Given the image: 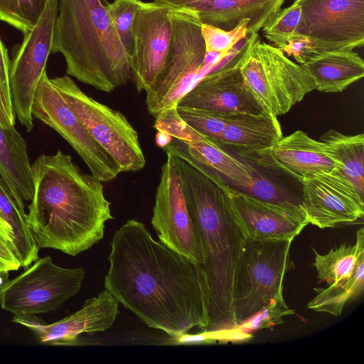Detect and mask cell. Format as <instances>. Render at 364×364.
<instances>
[{
    "mask_svg": "<svg viewBox=\"0 0 364 364\" xmlns=\"http://www.w3.org/2000/svg\"><path fill=\"white\" fill-rule=\"evenodd\" d=\"M237 61L247 85L269 115L286 114L316 90L313 78L301 64L292 61L279 48L262 42L257 33L250 35Z\"/></svg>",
    "mask_w": 364,
    "mask_h": 364,
    "instance_id": "cell-5",
    "label": "cell"
},
{
    "mask_svg": "<svg viewBox=\"0 0 364 364\" xmlns=\"http://www.w3.org/2000/svg\"><path fill=\"white\" fill-rule=\"evenodd\" d=\"M8 278V272H4L0 271V280L1 279H6Z\"/></svg>",
    "mask_w": 364,
    "mask_h": 364,
    "instance_id": "cell-43",
    "label": "cell"
},
{
    "mask_svg": "<svg viewBox=\"0 0 364 364\" xmlns=\"http://www.w3.org/2000/svg\"><path fill=\"white\" fill-rule=\"evenodd\" d=\"M17 250L12 242L0 233V271L9 272L21 267Z\"/></svg>",
    "mask_w": 364,
    "mask_h": 364,
    "instance_id": "cell-37",
    "label": "cell"
},
{
    "mask_svg": "<svg viewBox=\"0 0 364 364\" xmlns=\"http://www.w3.org/2000/svg\"><path fill=\"white\" fill-rule=\"evenodd\" d=\"M166 154H174L195 168L219 176L225 181L245 192L253 183L251 166L224 151L219 144L203 135L193 140L171 137L163 148Z\"/></svg>",
    "mask_w": 364,
    "mask_h": 364,
    "instance_id": "cell-21",
    "label": "cell"
},
{
    "mask_svg": "<svg viewBox=\"0 0 364 364\" xmlns=\"http://www.w3.org/2000/svg\"><path fill=\"white\" fill-rule=\"evenodd\" d=\"M301 183V205L309 223L324 229L363 218L364 196L338 168Z\"/></svg>",
    "mask_w": 364,
    "mask_h": 364,
    "instance_id": "cell-15",
    "label": "cell"
},
{
    "mask_svg": "<svg viewBox=\"0 0 364 364\" xmlns=\"http://www.w3.org/2000/svg\"><path fill=\"white\" fill-rule=\"evenodd\" d=\"M230 200L236 221L250 240H294L309 224L302 209L264 201L234 188Z\"/></svg>",
    "mask_w": 364,
    "mask_h": 364,
    "instance_id": "cell-17",
    "label": "cell"
},
{
    "mask_svg": "<svg viewBox=\"0 0 364 364\" xmlns=\"http://www.w3.org/2000/svg\"><path fill=\"white\" fill-rule=\"evenodd\" d=\"M20 275L0 284V306L13 318H24L59 309L82 284V267L64 268L50 256L38 259Z\"/></svg>",
    "mask_w": 364,
    "mask_h": 364,
    "instance_id": "cell-9",
    "label": "cell"
},
{
    "mask_svg": "<svg viewBox=\"0 0 364 364\" xmlns=\"http://www.w3.org/2000/svg\"><path fill=\"white\" fill-rule=\"evenodd\" d=\"M181 119L200 134L218 141L223 130L226 117L209 112L176 105Z\"/></svg>",
    "mask_w": 364,
    "mask_h": 364,
    "instance_id": "cell-33",
    "label": "cell"
},
{
    "mask_svg": "<svg viewBox=\"0 0 364 364\" xmlns=\"http://www.w3.org/2000/svg\"><path fill=\"white\" fill-rule=\"evenodd\" d=\"M282 138L277 117L235 114L226 117L218 143L258 154L269 150Z\"/></svg>",
    "mask_w": 364,
    "mask_h": 364,
    "instance_id": "cell-22",
    "label": "cell"
},
{
    "mask_svg": "<svg viewBox=\"0 0 364 364\" xmlns=\"http://www.w3.org/2000/svg\"><path fill=\"white\" fill-rule=\"evenodd\" d=\"M303 25L300 6L293 2L281 9L274 18L262 28L265 38L274 46L282 49L289 40L300 32Z\"/></svg>",
    "mask_w": 364,
    "mask_h": 364,
    "instance_id": "cell-30",
    "label": "cell"
},
{
    "mask_svg": "<svg viewBox=\"0 0 364 364\" xmlns=\"http://www.w3.org/2000/svg\"><path fill=\"white\" fill-rule=\"evenodd\" d=\"M292 241H259L245 237L233 288L235 326L272 301L284 299V275L293 267L290 259Z\"/></svg>",
    "mask_w": 364,
    "mask_h": 364,
    "instance_id": "cell-6",
    "label": "cell"
},
{
    "mask_svg": "<svg viewBox=\"0 0 364 364\" xmlns=\"http://www.w3.org/2000/svg\"><path fill=\"white\" fill-rule=\"evenodd\" d=\"M151 225L161 242L197 264H204L200 236L189 215L178 171L168 156L161 167Z\"/></svg>",
    "mask_w": 364,
    "mask_h": 364,
    "instance_id": "cell-13",
    "label": "cell"
},
{
    "mask_svg": "<svg viewBox=\"0 0 364 364\" xmlns=\"http://www.w3.org/2000/svg\"><path fill=\"white\" fill-rule=\"evenodd\" d=\"M10 64L7 50L0 38V80L7 94L11 97L9 87Z\"/></svg>",
    "mask_w": 364,
    "mask_h": 364,
    "instance_id": "cell-40",
    "label": "cell"
},
{
    "mask_svg": "<svg viewBox=\"0 0 364 364\" xmlns=\"http://www.w3.org/2000/svg\"><path fill=\"white\" fill-rule=\"evenodd\" d=\"M31 171L27 221L39 248L77 256L103 238L105 223L113 216L100 180L82 172L60 150L39 156Z\"/></svg>",
    "mask_w": 364,
    "mask_h": 364,
    "instance_id": "cell-2",
    "label": "cell"
},
{
    "mask_svg": "<svg viewBox=\"0 0 364 364\" xmlns=\"http://www.w3.org/2000/svg\"><path fill=\"white\" fill-rule=\"evenodd\" d=\"M191 9L203 24L230 31L249 20L247 34L258 33L282 9L285 0H153Z\"/></svg>",
    "mask_w": 364,
    "mask_h": 364,
    "instance_id": "cell-19",
    "label": "cell"
},
{
    "mask_svg": "<svg viewBox=\"0 0 364 364\" xmlns=\"http://www.w3.org/2000/svg\"><path fill=\"white\" fill-rule=\"evenodd\" d=\"M235 58L234 63L205 75L176 105L223 116L267 114L247 85Z\"/></svg>",
    "mask_w": 364,
    "mask_h": 364,
    "instance_id": "cell-16",
    "label": "cell"
},
{
    "mask_svg": "<svg viewBox=\"0 0 364 364\" xmlns=\"http://www.w3.org/2000/svg\"><path fill=\"white\" fill-rule=\"evenodd\" d=\"M132 79L139 93L150 90L166 65L172 40L171 6L144 2L132 27Z\"/></svg>",
    "mask_w": 364,
    "mask_h": 364,
    "instance_id": "cell-14",
    "label": "cell"
},
{
    "mask_svg": "<svg viewBox=\"0 0 364 364\" xmlns=\"http://www.w3.org/2000/svg\"><path fill=\"white\" fill-rule=\"evenodd\" d=\"M109 6L107 0H58L51 49L63 55L68 75L105 92L132 79Z\"/></svg>",
    "mask_w": 364,
    "mask_h": 364,
    "instance_id": "cell-4",
    "label": "cell"
},
{
    "mask_svg": "<svg viewBox=\"0 0 364 364\" xmlns=\"http://www.w3.org/2000/svg\"><path fill=\"white\" fill-rule=\"evenodd\" d=\"M248 24L249 20L245 19L232 30L225 31L202 23L201 32L206 53H217L223 58L228 55L232 48L247 36Z\"/></svg>",
    "mask_w": 364,
    "mask_h": 364,
    "instance_id": "cell-32",
    "label": "cell"
},
{
    "mask_svg": "<svg viewBox=\"0 0 364 364\" xmlns=\"http://www.w3.org/2000/svg\"><path fill=\"white\" fill-rule=\"evenodd\" d=\"M155 118L154 127L171 137L189 141L200 135L181 119L176 111V105L160 112Z\"/></svg>",
    "mask_w": 364,
    "mask_h": 364,
    "instance_id": "cell-35",
    "label": "cell"
},
{
    "mask_svg": "<svg viewBox=\"0 0 364 364\" xmlns=\"http://www.w3.org/2000/svg\"><path fill=\"white\" fill-rule=\"evenodd\" d=\"M119 301L106 289L87 299L82 307L73 314L52 323L36 316L13 318L34 333L38 341L54 346L77 345L83 333L102 332L114 323L119 314Z\"/></svg>",
    "mask_w": 364,
    "mask_h": 364,
    "instance_id": "cell-18",
    "label": "cell"
},
{
    "mask_svg": "<svg viewBox=\"0 0 364 364\" xmlns=\"http://www.w3.org/2000/svg\"><path fill=\"white\" fill-rule=\"evenodd\" d=\"M301 65L320 92H341L364 76V61L353 50L316 53Z\"/></svg>",
    "mask_w": 364,
    "mask_h": 364,
    "instance_id": "cell-24",
    "label": "cell"
},
{
    "mask_svg": "<svg viewBox=\"0 0 364 364\" xmlns=\"http://www.w3.org/2000/svg\"><path fill=\"white\" fill-rule=\"evenodd\" d=\"M48 0H0V21L23 33L31 30L42 14Z\"/></svg>",
    "mask_w": 364,
    "mask_h": 364,
    "instance_id": "cell-29",
    "label": "cell"
},
{
    "mask_svg": "<svg viewBox=\"0 0 364 364\" xmlns=\"http://www.w3.org/2000/svg\"><path fill=\"white\" fill-rule=\"evenodd\" d=\"M166 155L178 171L203 248L201 266L210 289V321L203 331L219 335L235 327L233 288L245 240L232 208L231 187L219 176L200 171L174 154Z\"/></svg>",
    "mask_w": 364,
    "mask_h": 364,
    "instance_id": "cell-3",
    "label": "cell"
},
{
    "mask_svg": "<svg viewBox=\"0 0 364 364\" xmlns=\"http://www.w3.org/2000/svg\"><path fill=\"white\" fill-rule=\"evenodd\" d=\"M58 0H48L33 28L23 40L10 64L9 87L15 115L27 132L33 128L32 105L51 53Z\"/></svg>",
    "mask_w": 364,
    "mask_h": 364,
    "instance_id": "cell-10",
    "label": "cell"
},
{
    "mask_svg": "<svg viewBox=\"0 0 364 364\" xmlns=\"http://www.w3.org/2000/svg\"><path fill=\"white\" fill-rule=\"evenodd\" d=\"M281 50L299 64L304 63L317 53L309 36L300 32L294 35Z\"/></svg>",
    "mask_w": 364,
    "mask_h": 364,
    "instance_id": "cell-36",
    "label": "cell"
},
{
    "mask_svg": "<svg viewBox=\"0 0 364 364\" xmlns=\"http://www.w3.org/2000/svg\"><path fill=\"white\" fill-rule=\"evenodd\" d=\"M105 289L150 328L174 338L210 321V289L201 264L127 220L114 234Z\"/></svg>",
    "mask_w": 364,
    "mask_h": 364,
    "instance_id": "cell-1",
    "label": "cell"
},
{
    "mask_svg": "<svg viewBox=\"0 0 364 364\" xmlns=\"http://www.w3.org/2000/svg\"><path fill=\"white\" fill-rule=\"evenodd\" d=\"M33 118L57 132L80 156L91 174L101 182L114 179L120 172L112 158L93 139L59 91L43 72L32 105Z\"/></svg>",
    "mask_w": 364,
    "mask_h": 364,
    "instance_id": "cell-11",
    "label": "cell"
},
{
    "mask_svg": "<svg viewBox=\"0 0 364 364\" xmlns=\"http://www.w3.org/2000/svg\"><path fill=\"white\" fill-rule=\"evenodd\" d=\"M314 252L315 257L313 265L320 280L330 285L347 279L353 274L360 257L364 255L363 228L357 230L353 245L342 244L324 255L315 250Z\"/></svg>",
    "mask_w": 364,
    "mask_h": 364,
    "instance_id": "cell-27",
    "label": "cell"
},
{
    "mask_svg": "<svg viewBox=\"0 0 364 364\" xmlns=\"http://www.w3.org/2000/svg\"><path fill=\"white\" fill-rule=\"evenodd\" d=\"M0 219L12 233L21 267L25 269L38 259L37 245L27 221L25 205L18 203L0 176Z\"/></svg>",
    "mask_w": 364,
    "mask_h": 364,
    "instance_id": "cell-26",
    "label": "cell"
},
{
    "mask_svg": "<svg viewBox=\"0 0 364 364\" xmlns=\"http://www.w3.org/2000/svg\"><path fill=\"white\" fill-rule=\"evenodd\" d=\"M50 81L93 139L116 162L120 172L137 171L145 166L138 133L122 112L85 94L68 75Z\"/></svg>",
    "mask_w": 364,
    "mask_h": 364,
    "instance_id": "cell-8",
    "label": "cell"
},
{
    "mask_svg": "<svg viewBox=\"0 0 364 364\" xmlns=\"http://www.w3.org/2000/svg\"><path fill=\"white\" fill-rule=\"evenodd\" d=\"M171 20L172 40L165 67L146 92V108L154 117L177 105L203 68L206 54L196 12L171 6Z\"/></svg>",
    "mask_w": 364,
    "mask_h": 364,
    "instance_id": "cell-7",
    "label": "cell"
},
{
    "mask_svg": "<svg viewBox=\"0 0 364 364\" xmlns=\"http://www.w3.org/2000/svg\"><path fill=\"white\" fill-rule=\"evenodd\" d=\"M294 314L287 305L284 299L272 301L248 319L235 326L237 330L251 333L252 331L268 328L283 323V318Z\"/></svg>",
    "mask_w": 364,
    "mask_h": 364,
    "instance_id": "cell-34",
    "label": "cell"
},
{
    "mask_svg": "<svg viewBox=\"0 0 364 364\" xmlns=\"http://www.w3.org/2000/svg\"><path fill=\"white\" fill-rule=\"evenodd\" d=\"M364 289V255L359 259L352 276L345 280L314 288L316 296L307 308L318 312H325L333 316H340L347 302L357 299Z\"/></svg>",
    "mask_w": 364,
    "mask_h": 364,
    "instance_id": "cell-28",
    "label": "cell"
},
{
    "mask_svg": "<svg viewBox=\"0 0 364 364\" xmlns=\"http://www.w3.org/2000/svg\"><path fill=\"white\" fill-rule=\"evenodd\" d=\"M0 233L13 242L12 233L9 228L0 219ZM14 243V242H13Z\"/></svg>",
    "mask_w": 364,
    "mask_h": 364,
    "instance_id": "cell-42",
    "label": "cell"
},
{
    "mask_svg": "<svg viewBox=\"0 0 364 364\" xmlns=\"http://www.w3.org/2000/svg\"><path fill=\"white\" fill-rule=\"evenodd\" d=\"M172 340L174 343L183 345L210 344L219 341L217 335L203 331L200 333L194 334L186 333L179 336L172 338Z\"/></svg>",
    "mask_w": 364,
    "mask_h": 364,
    "instance_id": "cell-39",
    "label": "cell"
},
{
    "mask_svg": "<svg viewBox=\"0 0 364 364\" xmlns=\"http://www.w3.org/2000/svg\"><path fill=\"white\" fill-rule=\"evenodd\" d=\"M171 140V136L164 132H158L156 143L159 146L164 147Z\"/></svg>",
    "mask_w": 364,
    "mask_h": 364,
    "instance_id": "cell-41",
    "label": "cell"
},
{
    "mask_svg": "<svg viewBox=\"0 0 364 364\" xmlns=\"http://www.w3.org/2000/svg\"><path fill=\"white\" fill-rule=\"evenodd\" d=\"M259 155L265 165L279 168L300 182L338 168L324 144L301 130L282 136L269 150Z\"/></svg>",
    "mask_w": 364,
    "mask_h": 364,
    "instance_id": "cell-20",
    "label": "cell"
},
{
    "mask_svg": "<svg viewBox=\"0 0 364 364\" xmlns=\"http://www.w3.org/2000/svg\"><path fill=\"white\" fill-rule=\"evenodd\" d=\"M15 117L11 98L0 80V124L4 128L14 127Z\"/></svg>",
    "mask_w": 364,
    "mask_h": 364,
    "instance_id": "cell-38",
    "label": "cell"
},
{
    "mask_svg": "<svg viewBox=\"0 0 364 364\" xmlns=\"http://www.w3.org/2000/svg\"><path fill=\"white\" fill-rule=\"evenodd\" d=\"M301 10L300 33L317 53L350 51L364 46V0H294Z\"/></svg>",
    "mask_w": 364,
    "mask_h": 364,
    "instance_id": "cell-12",
    "label": "cell"
},
{
    "mask_svg": "<svg viewBox=\"0 0 364 364\" xmlns=\"http://www.w3.org/2000/svg\"><path fill=\"white\" fill-rule=\"evenodd\" d=\"M0 176L18 203L31 201L33 184L26 141L14 127L4 128L1 124Z\"/></svg>",
    "mask_w": 364,
    "mask_h": 364,
    "instance_id": "cell-23",
    "label": "cell"
},
{
    "mask_svg": "<svg viewBox=\"0 0 364 364\" xmlns=\"http://www.w3.org/2000/svg\"><path fill=\"white\" fill-rule=\"evenodd\" d=\"M141 3V0H114L109 6L113 25L130 60L134 47L133 23Z\"/></svg>",
    "mask_w": 364,
    "mask_h": 364,
    "instance_id": "cell-31",
    "label": "cell"
},
{
    "mask_svg": "<svg viewBox=\"0 0 364 364\" xmlns=\"http://www.w3.org/2000/svg\"><path fill=\"white\" fill-rule=\"evenodd\" d=\"M336 162L338 168L364 196V135H346L335 129L320 139Z\"/></svg>",
    "mask_w": 364,
    "mask_h": 364,
    "instance_id": "cell-25",
    "label": "cell"
}]
</instances>
